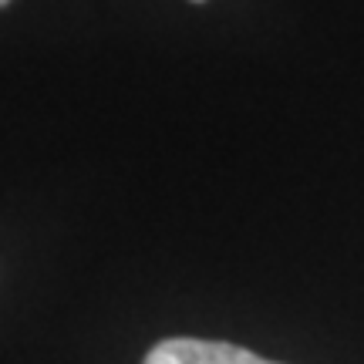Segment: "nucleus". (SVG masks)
<instances>
[{
    "instance_id": "obj_1",
    "label": "nucleus",
    "mask_w": 364,
    "mask_h": 364,
    "mask_svg": "<svg viewBox=\"0 0 364 364\" xmlns=\"http://www.w3.org/2000/svg\"><path fill=\"white\" fill-rule=\"evenodd\" d=\"M142 364H277L260 354L236 348L226 341H199V338H169L159 341L145 354Z\"/></svg>"
},
{
    "instance_id": "obj_2",
    "label": "nucleus",
    "mask_w": 364,
    "mask_h": 364,
    "mask_svg": "<svg viewBox=\"0 0 364 364\" xmlns=\"http://www.w3.org/2000/svg\"><path fill=\"white\" fill-rule=\"evenodd\" d=\"M4 4H11V0H0V7H4Z\"/></svg>"
},
{
    "instance_id": "obj_3",
    "label": "nucleus",
    "mask_w": 364,
    "mask_h": 364,
    "mask_svg": "<svg viewBox=\"0 0 364 364\" xmlns=\"http://www.w3.org/2000/svg\"><path fill=\"white\" fill-rule=\"evenodd\" d=\"M193 4H203V0H193Z\"/></svg>"
}]
</instances>
